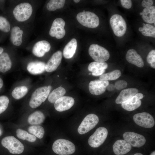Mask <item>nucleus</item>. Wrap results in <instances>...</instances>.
Here are the masks:
<instances>
[{
  "instance_id": "1",
  "label": "nucleus",
  "mask_w": 155,
  "mask_h": 155,
  "mask_svg": "<svg viewBox=\"0 0 155 155\" xmlns=\"http://www.w3.org/2000/svg\"><path fill=\"white\" fill-rule=\"evenodd\" d=\"M51 86L39 87L36 89L31 95L29 105L32 108L39 106L46 99L51 89Z\"/></svg>"
},
{
  "instance_id": "2",
  "label": "nucleus",
  "mask_w": 155,
  "mask_h": 155,
  "mask_svg": "<svg viewBox=\"0 0 155 155\" xmlns=\"http://www.w3.org/2000/svg\"><path fill=\"white\" fill-rule=\"evenodd\" d=\"M52 150L59 155H70L73 154L75 151L74 144L67 140L59 139L55 140L52 147Z\"/></svg>"
},
{
  "instance_id": "3",
  "label": "nucleus",
  "mask_w": 155,
  "mask_h": 155,
  "mask_svg": "<svg viewBox=\"0 0 155 155\" xmlns=\"http://www.w3.org/2000/svg\"><path fill=\"white\" fill-rule=\"evenodd\" d=\"M78 22L82 25L90 28H95L99 24L98 17L94 13L84 10L79 13L76 16Z\"/></svg>"
},
{
  "instance_id": "4",
  "label": "nucleus",
  "mask_w": 155,
  "mask_h": 155,
  "mask_svg": "<svg viewBox=\"0 0 155 155\" xmlns=\"http://www.w3.org/2000/svg\"><path fill=\"white\" fill-rule=\"evenodd\" d=\"M1 144L12 154H21L24 150V146L23 144L13 136L4 137L1 141Z\"/></svg>"
},
{
  "instance_id": "5",
  "label": "nucleus",
  "mask_w": 155,
  "mask_h": 155,
  "mask_svg": "<svg viewBox=\"0 0 155 155\" xmlns=\"http://www.w3.org/2000/svg\"><path fill=\"white\" fill-rule=\"evenodd\" d=\"M32 11V6L30 3H23L18 4L14 8L13 14L17 20L23 22L29 18Z\"/></svg>"
},
{
  "instance_id": "6",
  "label": "nucleus",
  "mask_w": 155,
  "mask_h": 155,
  "mask_svg": "<svg viewBox=\"0 0 155 155\" xmlns=\"http://www.w3.org/2000/svg\"><path fill=\"white\" fill-rule=\"evenodd\" d=\"M88 53L91 57L96 62H104L110 57L108 51L97 44H91L89 48Z\"/></svg>"
},
{
  "instance_id": "7",
  "label": "nucleus",
  "mask_w": 155,
  "mask_h": 155,
  "mask_svg": "<svg viewBox=\"0 0 155 155\" xmlns=\"http://www.w3.org/2000/svg\"><path fill=\"white\" fill-rule=\"evenodd\" d=\"M110 23L114 34L117 36L121 37L125 33L127 29L126 22L120 15L115 14L110 18Z\"/></svg>"
},
{
  "instance_id": "8",
  "label": "nucleus",
  "mask_w": 155,
  "mask_h": 155,
  "mask_svg": "<svg viewBox=\"0 0 155 155\" xmlns=\"http://www.w3.org/2000/svg\"><path fill=\"white\" fill-rule=\"evenodd\" d=\"M108 134L107 129L103 127L98 128L88 140L89 146L96 148L102 144L105 140Z\"/></svg>"
},
{
  "instance_id": "9",
  "label": "nucleus",
  "mask_w": 155,
  "mask_h": 155,
  "mask_svg": "<svg viewBox=\"0 0 155 155\" xmlns=\"http://www.w3.org/2000/svg\"><path fill=\"white\" fill-rule=\"evenodd\" d=\"M98 117L96 115L90 114L83 119L78 129V133L84 134L94 128L99 122Z\"/></svg>"
},
{
  "instance_id": "10",
  "label": "nucleus",
  "mask_w": 155,
  "mask_h": 155,
  "mask_svg": "<svg viewBox=\"0 0 155 155\" xmlns=\"http://www.w3.org/2000/svg\"><path fill=\"white\" fill-rule=\"evenodd\" d=\"M133 119L137 125L144 128H151L155 125L154 118L147 112H143L136 114L133 115Z\"/></svg>"
},
{
  "instance_id": "11",
  "label": "nucleus",
  "mask_w": 155,
  "mask_h": 155,
  "mask_svg": "<svg viewBox=\"0 0 155 155\" xmlns=\"http://www.w3.org/2000/svg\"><path fill=\"white\" fill-rule=\"evenodd\" d=\"M65 22L61 18L55 19L53 21L49 31L50 35L58 39L63 38L65 34L64 29Z\"/></svg>"
},
{
  "instance_id": "12",
  "label": "nucleus",
  "mask_w": 155,
  "mask_h": 155,
  "mask_svg": "<svg viewBox=\"0 0 155 155\" xmlns=\"http://www.w3.org/2000/svg\"><path fill=\"white\" fill-rule=\"evenodd\" d=\"M123 137L126 142L134 147H141L146 142V139L144 136L134 132H125L123 134Z\"/></svg>"
},
{
  "instance_id": "13",
  "label": "nucleus",
  "mask_w": 155,
  "mask_h": 155,
  "mask_svg": "<svg viewBox=\"0 0 155 155\" xmlns=\"http://www.w3.org/2000/svg\"><path fill=\"white\" fill-rule=\"evenodd\" d=\"M109 84L108 81L97 80L92 81L89 85L90 92L95 95H101L104 92Z\"/></svg>"
},
{
  "instance_id": "14",
  "label": "nucleus",
  "mask_w": 155,
  "mask_h": 155,
  "mask_svg": "<svg viewBox=\"0 0 155 155\" xmlns=\"http://www.w3.org/2000/svg\"><path fill=\"white\" fill-rule=\"evenodd\" d=\"M74 100L72 97L63 96L55 102L54 106L57 111L62 112L71 108L74 105Z\"/></svg>"
},
{
  "instance_id": "15",
  "label": "nucleus",
  "mask_w": 155,
  "mask_h": 155,
  "mask_svg": "<svg viewBox=\"0 0 155 155\" xmlns=\"http://www.w3.org/2000/svg\"><path fill=\"white\" fill-rule=\"evenodd\" d=\"M62 53L60 51L55 53L46 64L45 70L51 72L55 71L61 63Z\"/></svg>"
},
{
  "instance_id": "16",
  "label": "nucleus",
  "mask_w": 155,
  "mask_h": 155,
  "mask_svg": "<svg viewBox=\"0 0 155 155\" xmlns=\"http://www.w3.org/2000/svg\"><path fill=\"white\" fill-rule=\"evenodd\" d=\"M51 45L47 41H39L36 43L33 47L32 53L35 56L39 57L43 56L46 53L49 51Z\"/></svg>"
},
{
  "instance_id": "17",
  "label": "nucleus",
  "mask_w": 155,
  "mask_h": 155,
  "mask_svg": "<svg viewBox=\"0 0 155 155\" xmlns=\"http://www.w3.org/2000/svg\"><path fill=\"white\" fill-rule=\"evenodd\" d=\"M113 151L116 155H123L129 152L131 150V146L124 140H117L113 146Z\"/></svg>"
},
{
  "instance_id": "18",
  "label": "nucleus",
  "mask_w": 155,
  "mask_h": 155,
  "mask_svg": "<svg viewBox=\"0 0 155 155\" xmlns=\"http://www.w3.org/2000/svg\"><path fill=\"white\" fill-rule=\"evenodd\" d=\"M138 92L137 88H131L122 90L115 100V102L118 104H122L127 101Z\"/></svg>"
},
{
  "instance_id": "19",
  "label": "nucleus",
  "mask_w": 155,
  "mask_h": 155,
  "mask_svg": "<svg viewBox=\"0 0 155 155\" xmlns=\"http://www.w3.org/2000/svg\"><path fill=\"white\" fill-rule=\"evenodd\" d=\"M126 59L128 62L138 67H142L144 66L142 57L134 49L128 50L126 54Z\"/></svg>"
},
{
  "instance_id": "20",
  "label": "nucleus",
  "mask_w": 155,
  "mask_h": 155,
  "mask_svg": "<svg viewBox=\"0 0 155 155\" xmlns=\"http://www.w3.org/2000/svg\"><path fill=\"white\" fill-rule=\"evenodd\" d=\"M46 64L40 61H32L27 66L28 71L31 74L36 75L43 73L45 70Z\"/></svg>"
},
{
  "instance_id": "21",
  "label": "nucleus",
  "mask_w": 155,
  "mask_h": 155,
  "mask_svg": "<svg viewBox=\"0 0 155 155\" xmlns=\"http://www.w3.org/2000/svg\"><path fill=\"white\" fill-rule=\"evenodd\" d=\"M77 48V41L75 38H72L65 46L63 54L64 57L67 59L71 58L75 54Z\"/></svg>"
},
{
  "instance_id": "22",
  "label": "nucleus",
  "mask_w": 155,
  "mask_h": 155,
  "mask_svg": "<svg viewBox=\"0 0 155 155\" xmlns=\"http://www.w3.org/2000/svg\"><path fill=\"white\" fill-rule=\"evenodd\" d=\"M12 65L11 60L8 54L3 53L0 55V72L4 73L9 70Z\"/></svg>"
},
{
  "instance_id": "23",
  "label": "nucleus",
  "mask_w": 155,
  "mask_h": 155,
  "mask_svg": "<svg viewBox=\"0 0 155 155\" xmlns=\"http://www.w3.org/2000/svg\"><path fill=\"white\" fill-rule=\"evenodd\" d=\"M23 31L18 26L13 27L11 30L10 40L12 43L16 46H20L22 42Z\"/></svg>"
},
{
  "instance_id": "24",
  "label": "nucleus",
  "mask_w": 155,
  "mask_h": 155,
  "mask_svg": "<svg viewBox=\"0 0 155 155\" xmlns=\"http://www.w3.org/2000/svg\"><path fill=\"white\" fill-rule=\"evenodd\" d=\"M142 104L141 100L135 95L127 101L121 104V106L128 111H133L139 107Z\"/></svg>"
},
{
  "instance_id": "25",
  "label": "nucleus",
  "mask_w": 155,
  "mask_h": 155,
  "mask_svg": "<svg viewBox=\"0 0 155 155\" xmlns=\"http://www.w3.org/2000/svg\"><path fill=\"white\" fill-rule=\"evenodd\" d=\"M142 17L145 22L152 24L155 21V7L152 6L145 8L143 10Z\"/></svg>"
},
{
  "instance_id": "26",
  "label": "nucleus",
  "mask_w": 155,
  "mask_h": 155,
  "mask_svg": "<svg viewBox=\"0 0 155 155\" xmlns=\"http://www.w3.org/2000/svg\"><path fill=\"white\" fill-rule=\"evenodd\" d=\"M45 117L41 111H37L31 114L28 119V123L31 125H38L42 123L44 121Z\"/></svg>"
},
{
  "instance_id": "27",
  "label": "nucleus",
  "mask_w": 155,
  "mask_h": 155,
  "mask_svg": "<svg viewBox=\"0 0 155 155\" xmlns=\"http://www.w3.org/2000/svg\"><path fill=\"white\" fill-rule=\"evenodd\" d=\"M66 93V90L64 88L60 86L53 90L50 93L48 100L51 103H53L58 99L63 96Z\"/></svg>"
},
{
  "instance_id": "28",
  "label": "nucleus",
  "mask_w": 155,
  "mask_h": 155,
  "mask_svg": "<svg viewBox=\"0 0 155 155\" xmlns=\"http://www.w3.org/2000/svg\"><path fill=\"white\" fill-rule=\"evenodd\" d=\"M28 88L24 86L16 87L11 92V95L15 99L19 100L24 97L28 92Z\"/></svg>"
},
{
  "instance_id": "29",
  "label": "nucleus",
  "mask_w": 155,
  "mask_h": 155,
  "mask_svg": "<svg viewBox=\"0 0 155 155\" xmlns=\"http://www.w3.org/2000/svg\"><path fill=\"white\" fill-rule=\"evenodd\" d=\"M16 134L18 138L23 140H26L31 142H34L36 140V137L35 136L20 129H18L16 130Z\"/></svg>"
},
{
  "instance_id": "30",
  "label": "nucleus",
  "mask_w": 155,
  "mask_h": 155,
  "mask_svg": "<svg viewBox=\"0 0 155 155\" xmlns=\"http://www.w3.org/2000/svg\"><path fill=\"white\" fill-rule=\"evenodd\" d=\"M65 0H51L47 3V9L50 11H53L63 8L65 4Z\"/></svg>"
},
{
  "instance_id": "31",
  "label": "nucleus",
  "mask_w": 155,
  "mask_h": 155,
  "mask_svg": "<svg viewBox=\"0 0 155 155\" xmlns=\"http://www.w3.org/2000/svg\"><path fill=\"white\" fill-rule=\"evenodd\" d=\"M121 73L119 70H115L111 72L103 74L100 76V80H116L121 76Z\"/></svg>"
},
{
  "instance_id": "32",
  "label": "nucleus",
  "mask_w": 155,
  "mask_h": 155,
  "mask_svg": "<svg viewBox=\"0 0 155 155\" xmlns=\"http://www.w3.org/2000/svg\"><path fill=\"white\" fill-rule=\"evenodd\" d=\"M28 130L29 132L39 139L42 138L44 134V130L41 126L33 125L29 127Z\"/></svg>"
},
{
  "instance_id": "33",
  "label": "nucleus",
  "mask_w": 155,
  "mask_h": 155,
  "mask_svg": "<svg viewBox=\"0 0 155 155\" xmlns=\"http://www.w3.org/2000/svg\"><path fill=\"white\" fill-rule=\"evenodd\" d=\"M108 67V65L105 62H93L89 65L88 69V70L92 72L95 71L106 69Z\"/></svg>"
},
{
  "instance_id": "34",
  "label": "nucleus",
  "mask_w": 155,
  "mask_h": 155,
  "mask_svg": "<svg viewBox=\"0 0 155 155\" xmlns=\"http://www.w3.org/2000/svg\"><path fill=\"white\" fill-rule=\"evenodd\" d=\"M141 32L145 36L155 37V27L150 24H146L143 26Z\"/></svg>"
},
{
  "instance_id": "35",
  "label": "nucleus",
  "mask_w": 155,
  "mask_h": 155,
  "mask_svg": "<svg viewBox=\"0 0 155 155\" xmlns=\"http://www.w3.org/2000/svg\"><path fill=\"white\" fill-rule=\"evenodd\" d=\"M10 29L9 23L5 17L0 16V30L5 32H9Z\"/></svg>"
},
{
  "instance_id": "36",
  "label": "nucleus",
  "mask_w": 155,
  "mask_h": 155,
  "mask_svg": "<svg viewBox=\"0 0 155 155\" xmlns=\"http://www.w3.org/2000/svg\"><path fill=\"white\" fill-rule=\"evenodd\" d=\"M9 102V98L7 96L5 95L0 96V114L6 110Z\"/></svg>"
},
{
  "instance_id": "37",
  "label": "nucleus",
  "mask_w": 155,
  "mask_h": 155,
  "mask_svg": "<svg viewBox=\"0 0 155 155\" xmlns=\"http://www.w3.org/2000/svg\"><path fill=\"white\" fill-rule=\"evenodd\" d=\"M114 85L115 88L120 90L126 88L127 86V83L125 81L121 80L117 81Z\"/></svg>"
},
{
  "instance_id": "38",
  "label": "nucleus",
  "mask_w": 155,
  "mask_h": 155,
  "mask_svg": "<svg viewBox=\"0 0 155 155\" xmlns=\"http://www.w3.org/2000/svg\"><path fill=\"white\" fill-rule=\"evenodd\" d=\"M147 61L149 64L155 62V50H152L148 53L147 57Z\"/></svg>"
},
{
  "instance_id": "39",
  "label": "nucleus",
  "mask_w": 155,
  "mask_h": 155,
  "mask_svg": "<svg viewBox=\"0 0 155 155\" xmlns=\"http://www.w3.org/2000/svg\"><path fill=\"white\" fill-rule=\"evenodd\" d=\"M121 3L122 6L124 8L129 9L132 6V2L130 0H121Z\"/></svg>"
},
{
  "instance_id": "40",
  "label": "nucleus",
  "mask_w": 155,
  "mask_h": 155,
  "mask_svg": "<svg viewBox=\"0 0 155 155\" xmlns=\"http://www.w3.org/2000/svg\"><path fill=\"white\" fill-rule=\"evenodd\" d=\"M154 1L152 0H144L142 2V6L145 8L152 6L153 4Z\"/></svg>"
},
{
  "instance_id": "41",
  "label": "nucleus",
  "mask_w": 155,
  "mask_h": 155,
  "mask_svg": "<svg viewBox=\"0 0 155 155\" xmlns=\"http://www.w3.org/2000/svg\"><path fill=\"white\" fill-rule=\"evenodd\" d=\"M105 70L102 69L95 71L92 72V75L93 76H97L101 75L105 72Z\"/></svg>"
},
{
  "instance_id": "42",
  "label": "nucleus",
  "mask_w": 155,
  "mask_h": 155,
  "mask_svg": "<svg viewBox=\"0 0 155 155\" xmlns=\"http://www.w3.org/2000/svg\"><path fill=\"white\" fill-rule=\"evenodd\" d=\"M107 90L109 91H112L114 90L115 88V85L112 84H109L107 87Z\"/></svg>"
},
{
  "instance_id": "43",
  "label": "nucleus",
  "mask_w": 155,
  "mask_h": 155,
  "mask_svg": "<svg viewBox=\"0 0 155 155\" xmlns=\"http://www.w3.org/2000/svg\"><path fill=\"white\" fill-rule=\"evenodd\" d=\"M135 96L138 99H142L144 97L143 94L141 93H137Z\"/></svg>"
},
{
  "instance_id": "44",
  "label": "nucleus",
  "mask_w": 155,
  "mask_h": 155,
  "mask_svg": "<svg viewBox=\"0 0 155 155\" xmlns=\"http://www.w3.org/2000/svg\"><path fill=\"white\" fill-rule=\"evenodd\" d=\"M3 85V82L2 78L0 77V89L1 88Z\"/></svg>"
},
{
  "instance_id": "45",
  "label": "nucleus",
  "mask_w": 155,
  "mask_h": 155,
  "mask_svg": "<svg viewBox=\"0 0 155 155\" xmlns=\"http://www.w3.org/2000/svg\"><path fill=\"white\" fill-rule=\"evenodd\" d=\"M151 66L153 68H155V62H153L150 64Z\"/></svg>"
},
{
  "instance_id": "46",
  "label": "nucleus",
  "mask_w": 155,
  "mask_h": 155,
  "mask_svg": "<svg viewBox=\"0 0 155 155\" xmlns=\"http://www.w3.org/2000/svg\"><path fill=\"white\" fill-rule=\"evenodd\" d=\"M3 49L2 47H0V55L3 53Z\"/></svg>"
},
{
  "instance_id": "47",
  "label": "nucleus",
  "mask_w": 155,
  "mask_h": 155,
  "mask_svg": "<svg viewBox=\"0 0 155 155\" xmlns=\"http://www.w3.org/2000/svg\"><path fill=\"white\" fill-rule=\"evenodd\" d=\"M143 155V154H142L141 153H135L134 154H132V155Z\"/></svg>"
},
{
  "instance_id": "48",
  "label": "nucleus",
  "mask_w": 155,
  "mask_h": 155,
  "mask_svg": "<svg viewBox=\"0 0 155 155\" xmlns=\"http://www.w3.org/2000/svg\"><path fill=\"white\" fill-rule=\"evenodd\" d=\"M150 155H155V151H154L152 152L150 154Z\"/></svg>"
},
{
  "instance_id": "49",
  "label": "nucleus",
  "mask_w": 155,
  "mask_h": 155,
  "mask_svg": "<svg viewBox=\"0 0 155 155\" xmlns=\"http://www.w3.org/2000/svg\"><path fill=\"white\" fill-rule=\"evenodd\" d=\"M73 1L75 2L76 3H78L80 1V0H74Z\"/></svg>"
},
{
  "instance_id": "50",
  "label": "nucleus",
  "mask_w": 155,
  "mask_h": 155,
  "mask_svg": "<svg viewBox=\"0 0 155 155\" xmlns=\"http://www.w3.org/2000/svg\"><path fill=\"white\" fill-rule=\"evenodd\" d=\"M142 27H140L139 28V30L140 31H141V32L142 31Z\"/></svg>"
},
{
  "instance_id": "51",
  "label": "nucleus",
  "mask_w": 155,
  "mask_h": 155,
  "mask_svg": "<svg viewBox=\"0 0 155 155\" xmlns=\"http://www.w3.org/2000/svg\"><path fill=\"white\" fill-rule=\"evenodd\" d=\"M142 12H140V15H142Z\"/></svg>"
},
{
  "instance_id": "52",
  "label": "nucleus",
  "mask_w": 155,
  "mask_h": 155,
  "mask_svg": "<svg viewBox=\"0 0 155 155\" xmlns=\"http://www.w3.org/2000/svg\"><path fill=\"white\" fill-rule=\"evenodd\" d=\"M145 25V24L144 23H143V26H144V25Z\"/></svg>"
},
{
  "instance_id": "53",
  "label": "nucleus",
  "mask_w": 155,
  "mask_h": 155,
  "mask_svg": "<svg viewBox=\"0 0 155 155\" xmlns=\"http://www.w3.org/2000/svg\"></svg>"
}]
</instances>
